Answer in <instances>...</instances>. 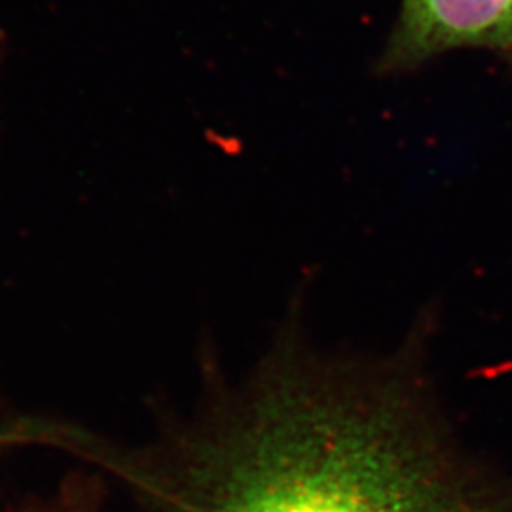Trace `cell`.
Masks as SVG:
<instances>
[{
	"mask_svg": "<svg viewBox=\"0 0 512 512\" xmlns=\"http://www.w3.org/2000/svg\"><path fill=\"white\" fill-rule=\"evenodd\" d=\"M458 50L512 59V0H401L382 67L412 69Z\"/></svg>",
	"mask_w": 512,
	"mask_h": 512,
	"instance_id": "2",
	"label": "cell"
},
{
	"mask_svg": "<svg viewBox=\"0 0 512 512\" xmlns=\"http://www.w3.org/2000/svg\"><path fill=\"white\" fill-rule=\"evenodd\" d=\"M2 61H4V40L0 38V67H2Z\"/></svg>",
	"mask_w": 512,
	"mask_h": 512,
	"instance_id": "4",
	"label": "cell"
},
{
	"mask_svg": "<svg viewBox=\"0 0 512 512\" xmlns=\"http://www.w3.org/2000/svg\"><path fill=\"white\" fill-rule=\"evenodd\" d=\"M420 346L346 359L283 340L165 452L86 454L147 512H512V476L459 446Z\"/></svg>",
	"mask_w": 512,
	"mask_h": 512,
	"instance_id": "1",
	"label": "cell"
},
{
	"mask_svg": "<svg viewBox=\"0 0 512 512\" xmlns=\"http://www.w3.org/2000/svg\"><path fill=\"white\" fill-rule=\"evenodd\" d=\"M19 512H84L73 499H50V501H42V503H33L27 505V509Z\"/></svg>",
	"mask_w": 512,
	"mask_h": 512,
	"instance_id": "3",
	"label": "cell"
}]
</instances>
